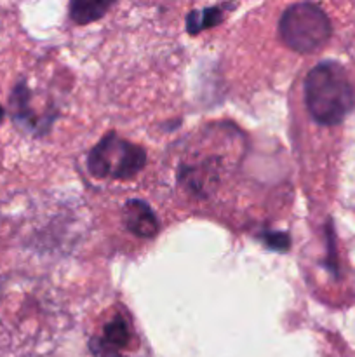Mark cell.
<instances>
[{
    "mask_svg": "<svg viewBox=\"0 0 355 357\" xmlns=\"http://www.w3.org/2000/svg\"><path fill=\"white\" fill-rule=\"evenodd\" d=\"M305 101L310 115L322 126H336L355 105V94L343 66L322 61L305 80Z\"/></svg>",
    "mask_w": 355,
    "mask_h": 357,
    "instance_id": "obj_1",
    "label": "cell"
},
{
    "mask_svg": "<svg viewBox=\"0 0 355 357\" xmlns=\"http://www.w3.org/2000/svg\"><path fill=\"white\" fill-rule=\"evenodd\" d=\"M282 40L296 52H313L331 37V21L319 6L310 2L292 3L278 23Z\"/></svg>",
    "mask_w": 355,
    "mask_h": 357,
    "instance_id": "obj_2",
    "label": "cell"
},
{
    "mask_svg": "<svg viewBox=\"0 0 355 357\" xmlns=\"http://www.w3.org/2000/svg\"><path fill=\"white\" fill-rule=\"evenodd\" d=\"M146 153L139 145L118 138L115 132L104 136L87 157V167L94 178L131 180L145 167Z\"/></svg>",
    "mask_w": 355,
    "mask_h": 357,
    "instance_id": "obj_3",
    "label": "cell"
},
{
    "mask_svg": "<svg viewBox=\"0 0 355 357\" xmlns=\"http://www.w3.org/2000/svg\"><path fill=\"white\" fill-rule=\"evenodd\" d=\"M124 220L125 227L138 237L150 239V237H155L157 232H159L157 216L153 215V211L146 202L138 201V199H132L124 206Z\"/></svg>",
    "mask_w": 355,
    "mask_h": 357,
    "instance_id": "obj_4",
    "label": "cell"
},
{
    "mask_svg": "<svg viewBox=\"0 0 355 357\" xmlns=\"http://www.w3.org/2000/svg\"><path fill=\"white\" fill-rule=\"evenodd\" d=\"M100 340L115 352L127 349L132 342V331L127 319L122 316H115L113 319L108 321L103 328V338Z\"/></svg>",
    "mask_w": 355,
    "mask_h": 357,
    "instance_id": "obj_5",
    "label": "cell"
},
{
    "mask_svg": "<svg viewBox=\"0 0 355 357\" xmlns=\"http://www.w3.org/2000/svg\"><path fill=\"white\" fill-rule=\"evenodd\" d=\"M110 7L111 3L108 2H84V0H77V2L70 3V17L79 24L93 23V21L103 17Z\"/></svg>",
    "mask_w": 355,
    "mask_h": 357,
    "instance_id": "obj_6",
    "label": "cell"
},
{
    "mask_svg": "<svg viewBox=\"0 0 355 357\" xmlns=\"http://www.w3.org/2000/svg\"><path fill=\"white\" fill-rule=\"evenodd\" d=\"M219 7H207L204 10H191L187 17V28L191 35H197L200 30L216 26L223 20Z\"/></svg>",
    "mask_w": 355,
    "mask_h": 357,
    "instance_id": "obj_7",
    "label": "cell"
},
{
    "mask_svg": "<svg viewBox=\"0 0 355 357\" xmlns=\"http://www.w3.org/2000/svg\"><path fill=\"white\" fill-rule=\"evenodd\" d=\"M10 105H13L14 119L19 122H31V112H30V91L24 84H17L14 87L13 98H10Z\"/></svg>",
    "mask_w": 355,
    "mask_h": 357,
    "instance_id": "obj_8",
    "label": "cell"
},
{
    "mask_svg": "<svg viewBox=\"0 0 355 357\" xmlns=\"http://www.w3.org/2000/svg\"><path fill=\"white\" fill-rule=\"evenodd\" d=\"M263 239L267 243L268 248L277 251H287L291 246V239H289L287 234L282 232H267L263 234Z\"/></svg>",
    "mask_w": 355,
    "mask_h": 357,
    "instance_id": "obj_9",
    "label": "cell"
},
{
    "mask_svg": "<svg viewBox=\"0 0 355 357\" xmlns=\"http://www.w3.org/2000/svg\"><path fill=\"white\" fill-rule=\"evenodd\" d=\"M2 119H3V108L0 107V121H2Z\"/></svg>",
    "mask_w": 355,
    "mask_h": 357,
    "instance_id": "obj_10",
    "label": "cell"
}]
</instances>
